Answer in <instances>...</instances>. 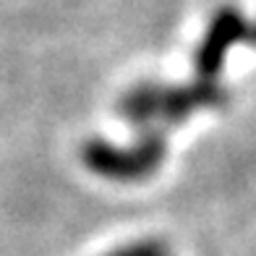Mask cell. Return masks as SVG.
Returning a JSON list of instances; mask_svg holds the SVG:
<instances>
[{
	"label": "cell",
	"instance_id": "3957f363",
	"mask_svg": "<svg viewBox=\"0 0 256 256\" xmlns=\"http://www.w3.org/2000/svg\"><path fill=\"white\" fill-rule=\"evenodd\" d=\"M222 102L225 92L214 84V78H196L186 86H157V118L165 123H180L194 110Z\"/></svg>",
	"mask_w": 256,
	"mask_h": 256
},
{
	"label": "cell",
	"instance_id": "5b68a950",
	"mask_svg": "<svg viewBox=\"0 0 256 256\" xmlns=\"http://www.w3.org/2000/svg\"><path fill=\"white\" fill-rule=\"evenodd\" d=\"M110 256H170L165 243L160 240H142V243H134V246H126L120 251H112Z\"/></svg>",
	"mask_w": 256,
	"mask_h": 256
},
{
	"label": "cell",
	"instance_id": "7a4b0ae2",
	"mask_svg": "<svg viewBox=\"0 0 256 256\" xmlns=\"http://www.w3.org/2000/svg\"><path fill=\"white\" fill-rule=\"evenodd\" d=\"M248 29L251 26L246 24V18H243V14L236 6L220 8L212 16V21H209L204 40L199 42V50L194 55L199 78H214L220 74V68H222L232 44L248 40Z\"/></svg>",
	"mask_w": 256,
	"mask_h": 256
},
{
	"label": "cell",
	"instance_id": "277c9868",
	"mask_svg": "<svg viewBox=\"0 0 256 256\" xmlns=\"http://www.w3.org/2000/svg\"><path fill=\"white\" fill-rule=\"evenodd\" d=\"M120 115L134 126L146 128L157 120V84H138L120 100Z\"/></svg>",
	"mask_w": 256,
	"mask_h": 256
},
{
	"label": "cell",
	"instance_id": "8992f818",
	"mask_svg": "<svg viewBox=\"0 0 256 256\" xmlns=\"http://www.w3.org/2000/svg\"><path fill=\"white\" fill-rule=\"evenodd\" d=\"M248 42L256 44V24H251V29H248Z\"/></svg>",
	"mask_w": 256,
	"mask_h": 256
},
{
	"label": "cell",
	"instance_id": "6da1fadb",
	"mask_svg": "<svg viewBox=\"0 0 256 256\" xmlns=\"http://www.w3.org/2000/svg\"><path fill=\"white\" fill-rule=\"evenodd\" d=\"M165 138L160 131H149L134 149H115L108 142H89L84 146V165L110 180H142L162 165Z\"/></svg>",
	"mask_w": 256,
	"mask_h": 256
}]
</instances>
